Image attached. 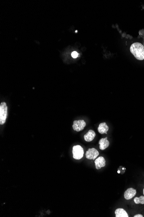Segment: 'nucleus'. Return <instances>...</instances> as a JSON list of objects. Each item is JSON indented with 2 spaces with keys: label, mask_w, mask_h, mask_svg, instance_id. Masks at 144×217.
Returning <instances> with one entry per match:
<instances>
[{
  "label": "nucleus",
  "mask_w": 144,
  "mask_h": 217,
  "mask_svg": "<svg viewBox=\"0 0 144 217\" xmlns=\"http://www.w3.org/2000/svg\"><path fill=\"white\" fill-rule=\"evenodd\" d=\"M130 50L132 54L138 60L144 59V46L140 43H135L130 46Z\"/></svg>",
  "instance_id": "obj_1"
},
{
  "label": "nucleus",
  "mask_w": 144,
  "mask_h": 217,
  "mask_svg": "<svg viewBox=\"0 0 144 217\" xmlns=\"http://www.w3.org/2000/svg\"><path fill=\"white\" fill-rule=\"evenodd\" d=\"M8 115V106L5 102H2L0 105V124L3 125L6 122Z\"/></svg>",
  "instance_id": "obj_2"
},
{
  "label": "nucleus",
  "mask_w": 144,
  "mask_h": 217,
  "mask_svg": "<svg viewBox=\"0 0 144 217\" xmlns=\"http://www.w3.org/2000/svg\"><path fill=\"white\" fill-rule=\"evenodd\" d=\"M72 153L73 154V157L75 160H80L83 156L84 150L81 146H74L73 147Z\"/></svg>",
  "instance_id": "obj_3"
},
{
  "label": "nucleus",
  "mask_w": 144,
  "mask_h": 217,
  "mask_svg": "<svg viewBox=\"0 0 144 217\" xmlns=\"http://www.w3.org/2000/svg\"><path fill=\"white\" fill-rule=\"evenodd\" d=\"M86 126V123L83 120L74 121L73 125V128L74 131L77 132L82 131Z\"/></svg>",
  "instance_id": "obj_4"
},
{
  "label": "nucleus",
  "mask_w": 144,
  "mask_h": 217,
  "mask_svg": "<svg viewBox=\"0 0 144 217\" xmlns=\"http://www.w3.org/2000/svg\"><path fill=\"white\" fill-rule=\"evenodd\" d=\"M99 153L96 149L94 148L88 149L85 154L86 158L89 160H94L99 155Z\"/></svg>",
  "instance_id": "obj_5"
},
{
  "label": "nucleus",
  "mask_w": 144,
  "mask_h": 217,
  "mask_svg": "<svg viewBox=\"0 0 144 217\" xmlns=\"http://www.w3.org/2000/svg\"><path fill=\"white\" fill-rule=\"evenodd\" d=\"M136 193V190L133 188H128L124 193V198L126 200H129L133 198Z\"/></svg>",
  "instance_id": "obj_6"
},
{
  "label": "nucleus",
  "mask_w": 144,
  "mask_h": 217,
  "mask_svg": "<svg viewBox=\"0 0 144 217\" xmlns=\"http://www.w3.org/2000/svg\"><path fill=\"white\" fill-rule=\"evenodd\" d=\"M95 163L96 169H99L105 166L106 161L103 157L100 156L95 161Z\"/></svg>",
  "instance_id": "obj_7"
},
{
  "label": "nucleus",
  "mask_w": 144,
  "mask_h": 217,
  "mask_svg": "<svg viewBox=\"0 0 144 217\" xmlns=\"http://www.w3.org/2000/svg\"><path fill=\"white\" fill-rule=\"evenodd\" d=\"M99 148L100 150H104L109 146L110 142L107 140V137L102 138L99 141Z\"/></svg>",
  "instance_id": "obj_8"
},
{
  "label": "nucleus",
  "mask_w": 144,
  "mask_h": 217,
  "mask_svg": "<svg viewBox=\"0 0 144 217\" xmlns=\"http://www.w3.org/2000/svg\"><path fill=\"white\" fill-rule=\"evenodd\" d=\"M95 136H96V134L94 131L92 130H90L87 133L84 135V138L86 141L90 142L93 140Z\"/></svg>",
  "instance_id": "obj_9"
},
{
  "label": "nucleus",
  "mask_w": 144,
  "mask_h": 217,
  "mask_svg": "<svg viewBox=\"0 0 144 217\" xmlns=\"http://www.w3.org/2000/svg\"><path fill=\"white\" fill-rule=\"evenodd\" d=\"M108 130H109V128L107 125L106 123H100L99 126H98V128H97L98 132L101 133V134H104V133H106L107 134V133Z\"/></svg>",
  "instance_id": "obj_10"
},
{
  "label": "nucleus",
  "mask_w": 144,
  "mask_h": 217,
  "mask_svg": "<svg viewBox=\"0 0 144 217\" xmlns=\"http://www.w3.org/2000/svg\"><path fill=\"white\" fill-rule=\"evenodd\" d=\"M116 217H128L127 212L123 208H118L115 211Z\"/></svg>",
  "instance_id": "obj_11"
},
{
  "label": "nucleus",
  "mask_w": 144,
  "mask_h": 217,
  "mask_svg": "<svg viewBox=\"0 0 144 217\" xmlns=\"http://www.w3.org/2000/svg\"><path fill=\"white\" fill-rule=\"evenodd\" d=\"M135 203L136 204H144V196H141L139 198L136 197L134 199Z\"/></svg>",
  "instance_id": "obj_12"
},
{
  "label": "nucleus",
  "mask_w": 144,
  "mask_h": 217,
  "mask_svg": "<svg viewBox=\"0 0 144 217\" xmlns=\"http://www.w3.org/2000/svg\"><path fill=\"white\" fill-rule=\"evenodd\" d=\"M78 55H79V54H78V53L76 52V51H74L71 54L72 57L73 58H76L78 56Z\"/></svg>",
  "instance_id": "obj_13"
},
{
  "label": "nucleus",
  "mask_w": 144,
  "mask_h": 217,
  "mask_svg": "<svg viewBox=\"0 0 144 217\" xmlns=\"http://www.w3.org/2000/svg\"><path fill=\"white\" fill-rule=\"evenodd\" d=\"M134 217H143V216L141 214H137V215H135Z\"/></svg>",
  "instance_id": "obj_14"
},
{
  "label": "nucleus",
  "mask_w": 144,
  "mask_h": 217,
  "mask_svg": "<svg viewBox=\"0 0 144 217\" xmlns=\"http://www.w3.org/2000/svg\"><path fill=\"white\" fill-rule=\"evenodd\" d=\"M143 194H144V189H143Z\"/></svg>",
  "instance_id": "obj_15"
},
{
  "label": "nucleus",
  "mask_w": 144,
  "mask_h": 217,
  "mask_svg": "<svg viewBox=\"0 0 144 217\" xmlns=\"http://www.w3.org/2000/svg\"><path fill=\"white\" fill-rule=\"evenodd\" d=\"M76 32H77V31H76Z\"/></svg>",
  "instance_id": "obj_16"
},
{
  "label": "nucleus",
  "mask_w": 144,
  "mask_h": 217,
  "mask_svg": "<svg viewBox=\"0 0 144 217\" xmlns=\"http://www.w3.org/2000/svg\"><path fill=\"white\" fill-rule=\"evenodd\" d=\"M118 173H120V172H119V171H118Z\"/></svg>",
  "instance_id": "obj_17"
}]
</instances>
